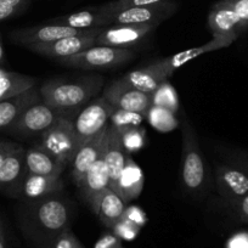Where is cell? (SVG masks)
Returning a JSON list of instances; mask_svg holds the SVG:
<instances>
[{
  "label": "cell",
  "mask_w": 248,
  "mask_h": 248,
  "mask_svg": "<svg viewBox=\"0 0 248 248\" xmlns=\"http://www.w3.org/2000/svg\"><path fill=\"white\" fill-rule=\"evenodd\" d=\"M57 195L31 200L21 209L18 217L21 231L33 248H50L62 231L71 228L72 207L67 200Z\"/></svg>",
  "instance_id": "cell-1"
},
{
  "label": "cell",
  "mask_w": 248,
  "mask_h": 248,
  "mask_svg": "<svg viewBox=\"0 0 248 248\" xmlns=\"http://www.w3.org/2000/svg\"><path fill=\"white\" fill-rule=\"evenodd\" d=\"M104 87L100 76H85L77 79H51L39 87L42 101L60 116L75 121Z\"/></svg>",
  "instance_id": "cell-2"
},
{
  "label": "cell",
  "mask_w": 248,
  "mask_h": 248,
  "mask_svg": "<svg viewBox=\"0 0 248 248\" xmlns=\"http://www.w3.org/2000/svg\"><path fill=\"white\" fill-rule=\"evenodd\" d=\"M183 150H181V181L184 189L191 195H200L208 183L206 161L200 149L196 132L187 119L181 124Z\"/></svg>",
  "instance_id": "cell-3"
},
{
  "label": "cell",
  "mask_w": 248,
  "mask_h": 248,
  "mask_svg": "<svg viewBox=\"0 0 248 248\" xmlns=\"http://www.w3.org/2000/svg\"><path fill=\"white\" fill-rule=\"evenodd\" d=\"M135 56L130 49L94 45L73 56L56 60L60 65L77 70H96V68L119 67Z\"/></svg>",
  "instance_id": "cell-4"
},
{
  "label": "cell",
  "mask_w": 248,
  "mask_h": 248,
  "mask_svg": "<svg viewBox=\"0 0 248 248\" xmlns=\"http://www.w3.org/2000/svg\"><path fill=\"white\" fill-rule=\"evenodd\" d=\"M38 145L63 164L71 166L79 149L73 121L60 116L51 127L40 135Z\"/></svg>",
  "instance_id": "cell-5"
},
{
  "label": "cell",
  "mask_w": 248,
  "mask_h": 248,
  "mask_svg": "<svg viewBox=\"0 0 248 248\" xmlns=\"http://www.w3.org/2000/svg\"><path fill=\"white\" fill-rule=\"evenodd\" d=\"M178 10V4L173 0H162L152 5L140 6V8L127 9L116 13L104 14L106 26L113 25H156L168 20Z\"/></svg>",
  "instance_id": "cell-6"
},
{
  "label": "cell",
  "mask_w": 248,
  "mask_h": 248,
  "mask_svg": "<svg viewBox=\"0 0 248 248\" xmlns=\"http://www.w3.org/2000/svg\"><path fill=\"white\" fill-rule=\"evenodd\" d=\"M106 27L90 28V30H76L67 26L45 23V25L33 26V27L18 28L9 34L11 43L18 46H27L35 43H49L54 40L67 37H78V35H93L97 37Z\"/></svg>",
  "instance_id": "cell-7"
},
{
  "label": "cell",
  "mask_w": 248,
  "mask_h": 248,
  "mask_svg": "<svg viewBox=\"0 0 248 248\" xmlns=\"http://www.w3.org/2000/svg\"><path fill=\"white\" fill-rule=\"evenodd\" d=\"M114 107L104 96L96 97L80 111L73 121L78 147L99 134L102 129L108 127L109 117L113 113Z\"/></svg>",
  "instance_id": "cell-8"
},
{
  "label": "cell",
  "mask_w": 248,
  "mask_h": 248,
  "mask_svg": "<svg viewBox=\"0 0 248 248\" xmlns=\"http://www.w3.org/2000/svg\"><path fill=\"white\" fill-rule=\"evenodd\" d=\"M102 96L114 108L135 112L145 117L152 107V94H147L130 87L124 80H122V78L107 85Z\"/></svg>",
  "instance_id": "cell-9"
},
{
  "label": "cell",
  "mask_w": 248,
  "mask_h": 248,
  "mask_svg": "<svg viewBox=\"0 0 248 248\" xmlns=\"http://www.w3.org/2000/svg\"><path fill=\"white\" fill-rule=\"evenodd\" d=\"M59 117L60 114L56 111L43 101H39L28 107L6 133L23 138L37 135L40 137L59 119Z\"/></svg>",
  "instance_id": "cell-10"
},
{
  "label": "cell",
  "mask_w": 248,
  "mask_h": 248,
  "mask_svg": "<svg viewBox=\"0 0 248 248\" xmlns=\"http://www.w3.org/2000/svg\"><path fill=\"white\" fill-rule=\"evenodd\" d=\"M106 150V147H105ZM84 203L90 211L97 216L100 207V200L107 187H109V175L107 164L105 162V151L97 161L88 169L82 180L76 185Z\"/></svg>",
  "instance_id": "cell-11"
},
{
  "label": "cell",
  "mask_w": 248,
  "mask_h": 248,
  "mask_svg": "<svg viewBox=\"0 0 248 248\" xmlns=\"http://www.w3.org/2000/svg\"><path fill=\"white\" fill-rule=\"evenodd\" d=\"M208 26L212 39L228 47L240 37L245 30L238 16L228 6L217 1L208 14Z\"/></svg>",
  "instance_id": "cell-12"
},
{
  "label": "cell",
  "mask_w": 248,
  "mask_h": 248,
  "mask_svg": "<svg viewBox=\"0 0 248 248\" xmlns=\"http://www.w3.org/2000/svg\"><path fill=\"white\" fill-rule=\"evenodd\" d=\"M156 25H113L105 28L95 39V45L132 49L149 37Z\"/></svg>",
  "instance_id": "cell-13"
},
{
  "label": "cell",
  "mask_w": 248,
  "mask_h": 248,
  "mask_svg": "<svg viewBox=\"0 0 248 248\" xmlns=\"http://www.w3.org/2000/svg\"><path fill=\"white\" fill-rule=\"evenodd\" d=\"M96 37L93 35H78V37H67L54 40L49 43H35L25 46V49L49 57V59L60 60L65 57L73 56L76 54L84 51L89 47L94 46Z\"/></svg>",
  "instance_id": "cell-14"
},
{
  "label": "cell",
  "mask_w": 248,
  "mask_h": 248,
  "mask_svg": "<svg viewBox=\"0 0 248 248\" xmlns=\"http://www.w3.org/2000/svg\"><path fill=\"white\" fill-rule=\"evenodd\" d=\"M214 179L219 195L225 202H233L248 195V176L231 164L217 163Z\"/></svg>",
  "instance_id": "cell-15"
},
{
  "label": "cell",
  "mask_w": 248,
  "mask_h": 248,
  "mask_svg": "<svg viewBox=\"0 0 248 248\" xmlns=\"http://www.w3.org/2000/svg\"><path fill=\"white\" fill-rule=\"evenodd\" d=\"M25 157L26 150L21 145H17L9 155L0 168V191L14 197L21 196L22 183L26 176Z\"/></svg>",
  "instance_id": "cell-16"
},
{
  "label": "cell",
  "mask_w": 248,
  "mask_h": 248,
  "mask_svg": "<svg viewBox=\"0 0 248 248\" xmlns=\"http://www.w3.org/2000/svg\"><path fill=\"white\" fill-rule=\"evenodd\" d=\"M107 133H108V127L102 129L99 134L88 140L78 149L75 159L71 164V178L76 185L82 180L88 169L97 161V158L105 151L107 144Z\"/></svg>",
  "instance_id": "cell-17"
},
{
  "label": "cell",
  "mask_w": 248,
  "mask_h": 248,
  "mask_svg": "<svg viewBox=\"0 0 248 248\" xmlns=\"http://www.w3.org/2000/svg\"><path fill=\"white\" fill-rule=\"evenodd\" d=\"M39 101H42V96L37 85L17 96L0 101V132H6L28 107Z\"/></svg>",
  "instance_id": "cell-18"
},
{
  "label": "cell",
  "mask_w": 248,
  "mask_h": 248,
  "mask_svg": "<svg viewBox=\"0 0 248 248\" xmlns=\"http://www.w3.org/2000/svg\"><path fill=\"white\" fill-rule=\"evenodd\" d=\"M127 151L124 150L123 142H122L121 133L112 125H108V133H107V144L105 150V162L107 164L109 175V189L116 192L118 180L123 171L125 161L128 157Z\"/></svg>",
  "instance_id": "cell-19"
},
{
  "label": "cell",
  "mask_w": 248,
  "mask_h": 248,
  "mask_svg": "<svg viewBox=\"0 0 248 248\" xmlns=\"http://www.w3.org/2000/svg\"><path fill=\"white\" fill-rule=\"evenodd\" d=\"M25 164L26 174H34V175L61 176L67 167L42 149L39 145L26 150Z\"/></svg>",
  "instance_id": "cell-20"
},
{
  "label": "cell",
  "mask_w": 248,
  "mask_h": 248,
  "mask_svg": "<svg viewBox=\"0 0 248 248\" xmlns=\"http://www.w3.org/2000/svg\"><path fill=\"white\" fill-rule=\"evenodd\" d=\"M65 184L61 176L26 174L21 189V196L28 200H38L61 194Z\"/></svg>",
  "instance_id": "cell-21"
},
{
  "label": "cell",
  "mask_w": 248,
  "mask_h": 248,
  "mask_svg": "<svg viewBox=\"0 0 248 248\" xmlns=\"http://www.w3.org/2000/svg\"><path fill=\"white\" fill-rule=\"evenodd\" d=\"M219 49H224L223 45H221L220 43L212 39L211 42H208L204 45H201V46L199 47H192V49L186 50V51H181L175 55H171V56L169 57H164V59L157 60V61L154 62V65L156 66L157 70L162 73V76L168 80L178 68H180L181 66H184L189 61L196 59V57H199L200 55L216 51V50H219Z\"/></svg>",
  "instance_id": "cell-22"
},
{
  "label": "cell",
  "mask_w": 248,
  "mask_h": 248,
  "mask_svg": "<svg viewBox=\"0 0 248 248\" xmlns=\"http://www.w3.org/2000/svg\"><path fill=\"white\" fill-rule=\"evenodd\" d=\"M142 189H144V173L141 168L135 163V161H133L130 155H128L116 192L125 203H129L141 194Z\"/></svg>",
  "instance_id": "cell-23"
},
{
  "label": "cell",
  "mask_w": 248,
  "mask_h": 248,
  "mask_svg": "<svg viewBox=\"0 0 248 248\" xmlns=\"http://www.w3.org/2000/svg\"><path fill=\"white\" fill-rule=\"evenodd\" d=\"M38 83L37 78L0 68V101L17 96L32 89Z\"/></svg>",
  "instance_id": "cell-24"
},
{
  "label": "cell",
  "mask_w": 248,
  "mask_h": 248,
  "mask_svg": "<svg viewBox=\"0 0 248 248\" xmlns=\"http://www.w3.org/2000/svg\"><path fill=\"white\" fill-rule=\"evenodd\" d=\"M125 204L127 203L122 200V197L117 192L107 187L100 200L99 213H97L100 221L107 229L112 230L127 209Z\"/></svg>",
  "instance_id": "cell-25"
},
{
  "label": "cell",
  "mask_w": 248,
  "mask_h": 248,
  "mask_svg": "<svg viewBox=\"0 0 248 248\" xmlns=\"http://www.w3.org/2000/svg\"><path fill=\"white\" fill-rule=\"evenodd\" d=\"M121 78L130 87L135 88L140 92L147 93V94H154L157 88L167 80L154 63L145 68L128 72L127 75H124Z\"/></svg>",
  "instance_id": "cell-26"
},
{
  "label": "cell",
  "mask_w": 248,
  "mask_h": 248,
  "mask_svg": "<svg viewBox=\"0 0 248 248\" xmlns=\"http://www.w3.org/2000/svg\"><path fill=\"white\" fill-rule=\"evenodd\" d=\"M47 23L67 26V27L76 28V30H90V28L107 27L104 14L100 13L96 8L78 11V13L71 14V15L54 17L49 20Z\"/></svg>",
  "instance_id": "cell-27"
},
{
  "label": "cell",
  "mask_w": 248,
  "mask_h": 248,
  "mask_svg": "<svg viewBox=\"0 0 248 248\" xmlns=\"http://www.w3.org/2000/svg\"><path fill=\"white\" fill-rule=\"evenodd\" d=\"M145 224V217L139 208H130L125 209L122 218L119 219L118 223L116 224L112 231L114 235L118 236L119 238H127L132 240L137 236L138 231L141 229Z\"/></svg>",
  "instance_id": "cell-28"
},
{
  "label": "cell",
  "mask_w": 248,
  "mask_h": 248,
  "mask_svg": "<svg viewBox=\"0 0 248 248\" xmlns=\"http://www.w3.org/2000/svg\"><path fill=\"white\" fill-rule=\"evenodd\" d=\"M150 124L159 132H170L178 127V119L175 113L162 107L152 106L146 114Z\"/></svg>",
  "instance_id": "cell-29"
},
{
  "label": "cell",
  "mask_w": 248,
  "mask_h": 248,
  "mask_svg": "<svg viewBox=\"0 0 248 248\" xmlns=\"http://www.w3.org/2000/svg\"><path fill=\"white\" fill-rule=\"evenodd\" d=\"M152 106L162 107V108L169 109L173 113H176L179 108V99L175 89L169 84L168 80L162 83L157 88L156 92L152 94Z\"/></svg>",
  "instance_id": "cell-30"
},
{
  "label": "cell",
  "mask_w": 248,
  "mask_h": 248,
  "mask_svg": "<svg viewBox=\"0 0 248 248\" xmlns=\"http://www.w3.org/2000/svg\"><path fill=\"white\" fill-rule=\"evenodd\" d=\"M144 118L145 116L140 113L116 108L109 117V125L116 128L119 133H123L130 128L140 127Z\"/></svg>",
  "instance_id": "cell-31"
},
{
  "label": "cell",
  "mask_w": 248,
  "mask_h": 248,
  "mask_svg": "<svg viewBox=\"0 0 248 248\" xmlns=\"http://www.w3.org/2000/svg\"><path fill=\"white\" fill-rule=\"evenodd\" d=\"M122 142L127 154H133L141 150L145 145V130L140 127L130 128L121 133Z\"/></svg>",
  "instance_id": "cell-32"
},
{
  "label": "cell",
  "mask_w": 248,
  "mask_h": 248,
  "mask_svg": "<svg viewBox=\"0 0 248 248\" xmlns=\"http://www.w3.org/2000/svg\"><path fill=\"white\" fill-rule=\"evenodd\" d=\"M159 1L162 0H113V1H108L100 6H95V8L102 13H116V11L127 10V9L152 5V4H157Z\"/></svg>",
  "instance_id": "cell-33"
},
{
  "label": "cell",
  "mask_w": 248,
  "mask_h": 248,
  "mask_svg": "<svg viewBox=\"0 0 248 248\" xmlns=\"http://www.w3.org/2000/svg\"><path fill=\"white\" fill-rule=\"evenodd\" d=\"M30 0H0V22L20 15L27 9Z\"/></svg>",
  "instance_id": "cell-34"
},
{
  "label": "cell",
  "mask_w": 248,
  "mask_h": 248,
  "mask_svg": "<svg viewBox=\"0 0 248 248\" xmlns=\"http://www.w3.org/2000/svg\"><path fill=\"white\" fill-rule=\"evenodd\" d=\"M50 248H85V247L82 245V242L78 240L77 236L73 233V231L71 230V228H67L66 230H63L59 236H57L56 240L52 242L51 247Z\"/></svg>",
  "instance_id": "cell-35"
},
{
  "label": "cell",
  "mask_w": 248,
  "mask_h": 248,
  "mask_svg": "<svg viewBox=\"0 0 248 248\" xmlns=\"http://www.w3.org/2000/svg\"><path fill=\"white\" fill-rule=\"evenodd\" d=\"M223 5L230 8L241 20L243 30H248V0H219Z\"/></svg>",
  "instance_id": "cell-36"
},
{
  "label": "cell",
  "mask_w": 248,
  "mask_h": 248,
  "mask_svg": "<svg viewBox=\"0 0 248 248\" xmlns=\"http://www.w3.org/2000/svg\"><path fill=\"white\" fill-rule=\"evenodd\" d=\"M226 157V162L248 176V152L242 150H228L224 154Z\"/></svg>",
  "instance_id": "cell-37"
},
{
  "label": "cell",
  "mask_w": 248,
  "mask_h": 248,
  "mask_svg": "<svg viewBox=\"0 0 248 248\" xmlns=\"http://www.w3.org/2000/svg\"><path fill=\"white\" fill-rule=\"evenodd\" d=\"M225 203L236 220L248 224V195L233 202H225Z\"/></svg>",
  "instance_id": "cell-38"
},
{
  "label": "cell",
  "mask_w": 248,
  "mask_h": 248,
  "mask_svg": "<svg viewBox=\"0 0 248 248\" xmlns=\"http://www.w3.org/2000/svg\"><path fill=\"white\" fill-rule=\"evenodd\" d=\"M94 248H124L122 240L113 232H106L96 241Z\"/></svg>",
  "instance_id": "cell-39"
},
{
  "label": "cell",
  "mask_w": 248,
  "mask_h": 248,
  "mask_svg": "<svg viewBox=\"0 0 248 248\" xmlns=\"http://www.w3.org/2000/svg\"><path fill=\"white\" fill-rule=\"evenodd\" d=\"M17 145L18 144L13 141H0V168L9 157V155L17 147Z\"/></svg>",
  "instance_id": "cell-40"
},
{
  "label": "cell",
  "mask_w": 248,
  "mask_h": 248,
  "mask_svg": "<svg viewBox=\"0 0 248 248\" xmlns=\"http://www.w3.org/2000/svg\"><path fill=\"white\" fill-rule=\"evenodd\" d=\"M231 248H248L247 236H241V237L235 238L231 243Z\"/></svg>",
  "instance_id": "cell-41"
},
{
  "label": "cell",
  "mask_w": 248,
  "mask_h": 248,
  "mask_svg": "<svg viewBox=\"0 0 248 248\" xmlns=\"http://www.w3.org/2000/svg\"><path fill=\"white\" fill-rule=\"evenodd\" d=\"M0 248H8L5 229H4V224H3V220H1V218H0Z\"/></svg>",
  "instance_id": "cell-42"
},
{
  "label": "cell",
  "mask_w": 248,
  "mask_h": 248,
  "mask_svg": "<svg viewBox=\"0 0 248 248\" xmlns=\"http://www.w3.org/2000/svg\"><path fill=\"white\" fill-rule=\"evenodd\" d=\"M4 62V50L3 46H1V43H0V63H3Z\"/></svg>",
  "instance_id": "cell-43"
}]
</instances>
